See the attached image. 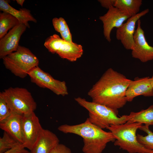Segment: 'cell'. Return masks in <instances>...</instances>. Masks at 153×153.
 Returning <instances> with one entry per match:
<instances>
[{
  "label": "cell",
  "mask_w": 153,
  "mask_h": 153,
  "mask_svg": "<svg viewBox=\"0 0 153 153\" xmlns=\"http://www.w3.org/2000/svg\"><path fill=\"white\" fill-rule=\"evenodd\" d=\"M44 45L49 52L56 54L61 58L71 62L76 61L81 57L83 53L81 45L66 41L56 34L48 37Z\"/></svg>",
  "instance_id": "cell-7"
},
{
  "label": "cell",
  "mask_w": 153,
  "mask_h": 153,
  "mask_svg": "<svg viewBox=\"0 0 153 153\" xmlns=\"http://www.w3.org/2000/svg\"><path fill=\"white\" fill-rule=\"evenodd\" d=\"M149 76L136 77L131 80L126 92L127 102H131L135 97L143 95L145 97L153 96V86Z\"/></svg>",
  "instance_id": "cell-14"
},
{
  "label": "cell",
  "mask_w": 153,
  "mask_h": 153,
  "mask_svg": "<svg viewBox=\"0 0 153 153\" xmlns=\"http://www.w3.org/2000/svg\"><path fill=\"white\" fill-rule=\"evenodd\" d=\"M23 144L8 150L1 153H30L26 150Z\"/></svg>",
  "instance_id": "cell-26"
},
{
  "label": "cell",
  "mask_w": 153,
  "mask_h": 153,
  "mask_svg": "<svg viewBox=\"0 0 153 153\" xmlns=\"http://www.w3.org/2000/svg\"><path fill=\"white\" fill-rule=\"evenodd\" d=\"M50 153H72L71 149L65 145L60 144L56 146Z\"/></svg>",
  "instance_id": "cell-25"
},
{
  "label": "cell",
  "mask_w": 153,
  "mask_h": 153,
  "mask_svg": "<svg viewBox=\"0 0 153 153\" xmlns=\"http://www.w3.org/2000/svg\"><path fill=\"white\" fill-rule=\"evenodd\" d=\"M23 115L12 112L7 118L0 122V128L20 143L23 144L22 119Z\"/></svg>",
  "instance_id": "cell-15"
},
{
  "label": "cell",
  "mask_w": 153,
  "mask_h": 153,
  "mask_svg": "<svg viewBox=\"0 0 153 153\" xmlns=\"http://www.w3.org/2000/svg\"><path fill=\"white\" fill-rule=\"evenodd\" d=\"M22 144L4 131L3 136L0 138V153Z\"/></svg>",
  "instance_id": "cell-22"
},
{
  "label": "cell",
  "mask_w": 153,
  "mask_h": 153,
  "mask_svg": "<svg viewBox=\"0 0 153 153\" xmlns=\"http://www.w3.org/2000/svg\"><path fill=\"white\" fill-rule=\"evenodd\" d=\"M20 24L18 20L10 14L6 12L0 13V39L10 30Z\"/></svg>",
  "instance_id": "cell-20"
},
{
  "label": "cell",
  "mask_w": 153,
  "mask_h": 153,
  "mask_svg": "<svg viewBox=\"0 0 153 153\" xmlns=\"http://www.w3.org/2000/svg\"><path fill=\"white\" fill-rule=\"evenodd\" d=\"M28 75L31 82L41 88L49 89L58 95L64 96L68 94L67 88L65 81L54 79L38 66L31 70Z\"/></svg>",
  "instance_id": "cell-8"
},
{
  "label": "cell",
  "mask_w": 153,
  "mask_h": 153,
  "mask_svg": "<svg viewBox=\"0 0 153 153\" xmlns=\"http://www.w3.org/2000/svg\"><path fill=\"white\" fill-rule=\"evenodd\" d=\"M24 24H20L10 30L0 39V58L16 51L20 37L26 29Z\"/></svg>",
  "instance_id": "cell-12"
},
{
  "label": "cell",
  "mask_w": 153,
  "mask_h": 153,
  "mask_svg": "<svg viewBox=\"0 0 153 153\" xmlns=\"http://www.w3.org/2000/svg\"><path fill=\"white\" fill-rule=\"evenodd\" d=\"M131 80L109 68L93 86L88 95L92 101L117 110L127 102L126 92Z\"/></svg>",
  "instance_id": "cell-1"
},
{
  "label": "cell",
  "mask_w": 153,
  "mask_h": 153,
  "mask_svg": "<svg viewBox=\"0 0 153 153\" xmlns=\"http://www.w3.org/2000/svg\"><path fill=\"white\" fill-rule=\"evenodd\" d=\"M139 129L146 132L147 135L143 136L137 134L138 141L146 148L153 151V132L149 129V126L142 125Z\"/></svg>",
  "instance_id": "cell-21"
},
{
  "label": "cell",
  "mask_w": 153,
  "mask_h": 153,
  "mask_svg": "<svg viewBox=\"0 0 153 153\" xmlns=\"http://www.w3.org/2000/svg\"><path fill=\"white\" fill-rule=\"evenodd\" d=\"M149 11L148 9H146L131 17L117 29L116 38L118 40L120 41L126 49L132 50L134 48V35L136 23L141 17L146 15Z\"/></svg>",
  "instance_id": "cell-10"
},
{
  "label": "cell",
  "mask_w": 153,
  "mask_h": 153,
  "mask_svg": "<svg viewBox=\"0 0 153 153\" xmlns=\"http://www.w3.org/2000/svg\"><path fill=\"white\" fill-rule=\"evenodd\" d=\"M142 0H115L114 7L131 17L139 13Z\"/></svg>",
  "instance_id": "cell-19"
},
{
  "label": "cell",
  "mask_w": 153,
  "mask_h": 153,
  "mask_svg": "<svg viewBox=\"0 0 153 153\" xmlns=\"http://www.w3.org/2000/svg\"><path fill=\"white\" fill-rule=\"evenodd\" d=\"M16 1L17 3L22 7L23 3L25 1L24 0H16Z\"/></svg>",
  "instance_id": "cell-29"
},
{
  "label": "cell",
  "mask_w": 153,
  "mask_h": 153,
  "mask_svg": "<svg viewBox=\"0 0 153 153\" xmlns=\"http://www.w3.org/2000/svg\"><path fill=\"white\" fill-rule=\"evenodd\" d=\"M0 10L3 12L10 14L18 20L20 24H24L27 27L30 28L28 23L29 21L37 22V20L31 14L29 10L26 8L16 10L9 5L8 0H0Z\"/></svg>",
  "instance_id": "cell-17"
},
{
  "label": "cell",
  "mask_w": 153,
  "mask_h": 153,
  "mask_svg": "<svg viewBox=\"0 0 153 153\" xmlns=\"http://www.w3.org/2000/svg\"><path fill=\"white\" fill-rule=\"evenodd\" d=\"M22 127L24 140L23 144L25 148L30 151L37 142L43 129L34 112L23 115Z\"/></svg>",
  "instance_id": "cell-9"
},
{
  "label": "cell",
  "mask_w": 153,
  "mask_h": 153,
  "mask_svg": "<svg viewBox=\"0 0 153 153\" xmlns=\"http://www.w3.org/2000/svg\"><path fill=\"white\" fill-rule=\"evenodd\" d=\"M59 142L55 133L43 129L30 153H50Z\"/></svg>",
  "instance_id": "cell-16"
},
{
  "label": "cell",
  "mask_w": 153,
  "mask_h": 153,
  "mask_svg": "<svg viewBox=\"0 0 153 153\" xmlns=\"http://www.w3.org/2000/svg\"><path fill=\"white\" fill-rule=\"evenodd\" d=\"M5 67L17 76L26 77L29 71L38 66L39 60L29 49L19 45L16 51L2 58Z\"/></svg>",
  "instance_id": "cell-5"
},
{
  "label": "cell",
  "mask_w": 153,
  "mask_h": 153,
  "mask_svg": "<svg viewBox=\"0 0 153 153\" xmlns=\"http://www.w3.org/2000/svg\"><path fill=\"white\" fill-rule=\"evenodd\" d=\"M130 17L114 7L110 8L105 14L99 17L103 24L104 36L108 42L111 41L110 35L112 29L114 27L119 28Z\"/></svg>",
  "instance_id": "cell-13"
},
{
  "label": "cell",
  "mask_w": 153,
  "mask_h": 153,
  "mask_svg": "<svg viewBox=\"0 0 153 153\" xmlns=\"http://www.w3.org/2000/svg\"><path fill=\"white\" fill-rule=\"evenodd\" d=\"M127 122L138 123L149 126L153 125V105L138 112H131L128 115Z\"/></svg>",
  "instance_id": "cell-18"
},
{
  "label": "cell",
  "mask_w": 153,
  "mask_h": 153,
  "mask_svg": "<svg viewBox=\"0 0 153 153\" xmlns=\"http://www.w3.org/2000/svg\"><path fill=\"white\" fill-rule=\"evenodd\" d=\"M64 133H73L81 137L84 153H102L107 144L115 139L110 131L107 132L91 123L88 118L83 123L75 125L64 124L58 128Z\"/></svg>",
  "instance_id": "cell-2"
},
{
  "label": "cell",
  "mask_w": 153,
  "mask_h": 153,
  "mask_svg": "<svg viewBox=\"0 0 153 153\" xmlns=\"http://www.w3.org/2000/svg\"><path fill=\"white\" fill-rule=\"evenodd\" d=\"M52 22L55 30L60 33L64 31L68 26L65 20L62 17L54 18Z\"/></svg>",
  "instance_id": "cell-24"
},
{
  "label": "cell",
  "mask_w": 153,
  "mask_h": 153,
  "mask_svg": "<svg viewBox=\"0 0 153 153\" xmlns=\"http://www.w3.org/2000/svg\"><path fill=\"white\" fill-rule=\"evenodd\" d=\"M98 1L102 7L109 9L112 7H114L115 0H99Z\"/></svg>",
  "instance_id": "cell-28"
},
{
  "label": "cell",
  "mask_w": 153,
  "mask_h": 153,
  "mask_svg": "<svg viewBox=\"0 0 153 153\" xmlns=\"http://www.w3.org/2000/svg\"><path fill=\"white\" fill-rule=\"evenodd\" d=\"M75 100L88 111V119L92 124L103 129L111 125L124 124L127 121L128 115L117 116V110L105 105L78 97Z\"/></svg>",
  "instance_id": "cell-4"
},
{
  "label": "cell",
  "mask_w": 153,
  "mask_h": 153,
  "mask_svg": "<svg viewBox=\"0 0 153 153\" xmlns=\"http://www.w3.org/2000/svg\"><path fill=\"white\" fill-rule=\"evenodd\" d=\"M150 78L152 84L153 86V75L151 77H150Z\"/></svg>",
  "instance_id": "cell-30"
},
{
  "label": "cell",
  "mask_w": 153,
  "mask_h": 153,
  "mask_svg": "<svg viewBox=\"0 0 153 153\" xmlns=\"http://www.w3.org/2000/svg\"><path fill=\"white\" fill-rule=\"evenodd\" d=\"M142 125L127 122L122 124L110 125L106 129L115 139L114 145L128 153H153V151L146 148L137 140V131Z\"/></svg>",
  "instance_id": "cell-3"
},
{
  "label": "cell",
  "mask_w": 153,
  "mask_h": 153,
  "mask_svg": "<svg viewBox=\"0 0 153 153\" xmlns=\"http://www.w3.org/2000/svg\"></svg>",
  "instance_id": "cell-31"
},
{
  "label": "cell",
  "mask_w": 153,
  "mask_h": 153,
  "mask_svg": "<svg viewBox=\"0 0 153 153\" xmlns=\"http://www.w3.org/2000/svg\"><path fill=\"white\" fill-rule=\"evenodd\" d=\"M60 34L61 38L63 40L69 42H73L72 35L68 26H67L65 30Z\"/></svg>",
  "instance_id": "cell-27"
},
{
  "label": "cell",
  "mask_w": 153,
  "mask_h": 153,
  "mask_svg": "<svg viewBox=\"0 0 153 153\" xmlns=\"http://www.w3.org/2000/svg\"><path fill=\"white\" fill-rule=\"evenodd\" d=\"M137 27L134 35V48L132 50V57L145 63L153 60V47L146 41L144 32L141 26V21L137 22Z\"/></svg>",
  "instance_id": "cell-11"
},
{
  "label": "cell",
  "mask_w": 153,
  "mask_h": 153,
  "mask_svg": "<svg viewBox=\"0 0 153 153\" xmlns=\"http://www.w3.org/2000/svg\"><path fill=\"white\" fill-rule=\"evenodd\" d=\"M12 112L1 92L0 93V122L7 117Z\"/></svg>",
  "instance_id": "cell-23"
},
{
  "label": "cell",
  "mask_w": 153,
  "mask_h": 153,
  "mask_svg": "<svg viewBox=\"0 0 153 153\" xmlns=\"http://www.w3.org/2000/svg\"><path fill=\"white\" fill-rule=\"evenodd\" d=\"M1 92L12 112L25 115L37 108L31 93L25 88L10 87Z\"/></svg>",
  "instance_id": "cell-6"
}]
</instances>
